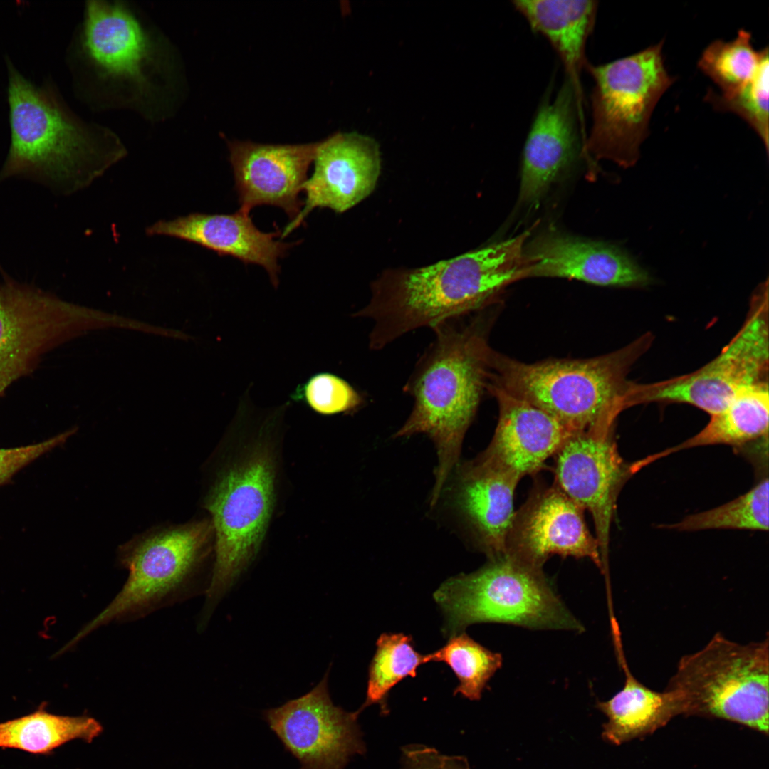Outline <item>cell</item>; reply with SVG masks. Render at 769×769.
<instances>
[{
	"label": "cell",
	"mask_w": 769,
	"mask_h": 769,
	"mask_svg": "<svg viewBox=\"0 0 769 769\" xmlns=\"http://www.w3.org/2000/svg\"><path fill=\"white\" fill-rule=\"evenodd\" d=\"M664 42L605 64H586L595 85L592 125L582 149L594 159L624 168L638 160L652 113L676 80L664 66Z\"/></svg>",
	"instance_id": "30bf717a"
},
{
	"label": "cell",
	"mask_w": 769,
	"mask_h": 769,
	"mask_svg": "<svg viewBox=\"0 0 769 769\" xmlns=\"http://www.w3.org/2000/svg\"><path fill=\"white\" fill-rule=\"evenodd\" d=\"M768 284L751 297L741 328L717 357L689 374L649 384L630 382L628 408L651 402L684 403L713 414L744 389L768 382Z\"/></svg>",
	"instance_id": "8fae6325"
},
{
	"label": "cell",
	"mask_w": 769,
	"mask_h": 769,
	"mask_svg": "<svg viewBox=\"0 0 769 769\" xmlns=\"http://www.w3.org/2000/svg\"><path fill=\"white\" fill-rule=\"evenodd\" d=\"M80 40L91 84L103 95L108 90V105L131 108L150 120L167 115L176 88L174 53L130 6L88 1Z\"/></svg>",
	"instance_id": "5b68a950"
},
{
	"label": "cell",
	"mask_w": 769,
	"mask_h": 769,
	"mask_svg": "<svg viewBox=\"0 0 769 769\" xmlns=\"http://www.w3.org/2000/svg\"><path fill=\"white\" fill-rule=\"evenodd\" d=\"M434 598L444 612V632L451 636L480 622L532 629L582 628L553 591L542 568L506 552L490 558L472 573L446 580Z\"/></svg>",
	"instance_id": "52a82bcc"
},
{
	"label": "cell",
	"mask_w": 769,
	"mask_h": 769,
	"mask_svg": "<svg viewBox=\"0 0 769 769\" xmlns=\"http://www.w3.org/2000/svg\"><path fill=\"white\" fill-rule=\"evenodd\" d=\"M619 632L618 629H612L617 656L625 677L624 686L609 700L597 703V708L607 717L602 736L616 745L652 734L682 714L679 699L673 691L666 689L661 692L653 690L631 673Z\"/></svg>",
	"instance_id": "603a6c76"
},
{
	"label": "cell",
	"mask_w": 769,
	"mask_h": 769,
	"mask_svg": "<svg viewBox=\"0 0 769 769\" xmlns=\"http://www.w3.org/2000/svg\"><path fill=\"white\" fill-rule=\"evenodd\" d=\"M765 57L754 76L740 90L724 95L713 90L705 99L718 110L730 111L744 120L763 141L768 152L769 61Z\"/></svg>",
	"instance_id": "4dcf8cb0"
},
{
	"label": "cell",
	"mask_w": 769,
	"mask_h": 769,
	"mask_svg": "<svg viewBox=\"0 0 769 769\" xmlns=\"http://www.w3.org/2000/svg\"><path fill=\"white\" fill-rule=\"evenodd\" d=\"M429 656L431 661L449 665L459 682L454 694H460L471 701L481 699L486 685L503 663L501 654L488 650L461 632L452 635Z\"/></svg>",
	"instance_id": "f546056e"
},
{
	"label": "cell",
	"mask_w": 769,
	"mask_h": 769,
	"mask_svg": "<svg viewBox=\"0 0 769 769\" xmlns=\"http://www.w3.org/2000/svg\"><path fill=\"white\" fill-rule=\"evenodd\" d=\"M582 117V100L566 76L555 97L542 102L529 130L523 150L521 203L537 205L575 162L580 147Z\"/></svg>",
	"instance_id": "d6986e66"
},
{
	"label": "cell",
	"mask_w": 769,
	"mask_h": 769,
	"mask_svg": "<svg viewBox=\"0 0 769 769\" xmlns=\"http://www.w3.org/2000/svg\"><path fill=\"white\" fill-rule=\"evenodd\" d=\"M466 316L447 319L431 328L433 340L403 387L413 406L394 437L422 434L434 444L438 465L431 505L457 464L464 436L485 389L488 345L485 330L480 319L466 321Z\"/></svg>",
	"instance_id": "3957f363"
},
{
	"label": "cell",
	"mask_w": 769,
	"mask_h": 769,
	"mask_svg": "<svg viewBox=\"0 0 769 769\" xmlns=\"http://www.w3.org/2000/svg\"><path fill=\"white\" fill-rule=\"evenodd\" d=\"M505 552L539 568L553 555L588 558L602 570L600 546L583 510L554 483L533 491L515 512Z\"/></svg>",
	"instance_id": "9a60e30c"
},
{
	"label": "cell",
	"mask_w": 769,
	"mask_h": 769,
	"mask_svg": "<svg viewBox=\"0 0 769 769\" xmlns=\"http://www.w3.org/2000/svg\"><path fill=\"white\" fill-rule=\"evenodd\" d=\"M768 55V47L755 50L750 33L741 29L731 41L711 42L703 51L698 66L720 88L721 94L730 95L754 76Z\"/></svg>",
	"instance_id": "83f0119b"
},
{
	"label": "cell",
	"mask_w": 769,
	"mask_h": 769,
	"mask_svg": "<svg viewBox=\"0 0 769 769\" xmlns=\"http://www.w3.org/2000/svg\"><path fill=\"white\" fill-rule=\"evenodd\" d=\"M102 730L91 717L56 715L41 706L29 714L0 723V748L48 755L72 740L91 742Z\"/></svg>",
	"instance_id": "484cf974"
},
{
	"label": "cell",
	"mask_w": 769,
	"mask_h": 769,
	"mask_svg": "<svg viewBox=\"0 0 769 769\" xmlns=\"http://www.w3.org/2000/svg\"><path fill=\"white\" fill-rule=\"evenodd\" d=\"M401 769H470L461 756L447 755L433 747L412 744L402 748Z\"/></svg>",
	"instance_id": "836d02e7"
},
{
	"label": "cell",
	"mask_w": 769,
	"mask_h": 769,
	"mask_svg": "<svg viewBox=\"0 0 769 769\" xmlns=\"http://www.w3.org/2000/svg\"><path fill=\"white\" fill-rule=\"evenodd\" d=\"M288 403L268 411L251 427V406L244 399L233 425L234 451L218 471L205 498L211 516L215 558L202 616L219 601L253 561L266 536L276 501V436Z\"/></svg>",
	"instance_id": "7a4b0ae2"
},
{
	"label": "cell",
	"mask_w": 769,
	"mask_h": 769,
	"mask_svg": "<svg viewBox=\"0 0 769 769\" xmlns=\"http://www.w3.org/2000/svg\"><path fill=\"white\" fill-rule=\"evenodd\" d=\"M527 278L558 277L614 287L643 288L650 273L619 247L556 230L545 231L524 248Z\"/></svg>",
	"instance_id": "ac0fdd59"
},
{
	"label": "cell",
	"mask_w": 769,
	"mask_h": 769,
	"mask_svg": "<svg viewBox=\"0 0 769 769\" xmlns=\"http://www.w3.org/2000/svg\"><path fill=\"white\" fill-rule=\"evenodd\" d=\"M148 235L167 236L185 240L236 258L245 263L263 267L274 287L278 285V259L292 246L275 239L280 231L265 233L253 224L249 214L238 210L231 214L192 213L171 220H161L147 229Z\"/></svg>",
	"instance_id": "44dd1931"
},
{
	"label": "cell",
	"mask_w": 769,
	"mask_h": 769,
	"mask_svg": "<svg viewBox=\"0 0 769 769\" xmlns=\"http://www.w3.org/2000/svg\"><path fill=\"white\" fill-rule=\"evenodd\" d=\"M513 7L530 28L543 35L558 53L582 99L580 75L585 67V46L597 10L592 0H514Z\"/></svg>",
	"instance_id": "cb8c5ba5"
},
{
	"label": "cell",
	"mask_w": 769,
	"mask_h": 769,
	"mask_svg": "<svg viewBox=\"0 0 769 769\" xmlns=\"http://www.w3.org/2000/svg\"><path fill=\"white\" fill-rule=\"evenodd\" d=\"M520 480L478 457L457 469L451 498L478 547L492 558L506 551Z\"/></svg>",
	"instance_id": "7402d4cb"
},
{
	"label": "cell",
	"mask_w": 769,
	"mask_h": 769,
	"mask_svg": "<svg viewBox=\"0 0 769 769\" xmlns=\"http://www.w3.org/2000/svg\"><path fill=\"white\" fill-rule=\"evenodd\" d=\"M97 313L34 286L0 280V396L46 353L98 328Z\"/></svg>",
	"instance_id": "7c38bea8"
},
{
	"label": "cell",
	"mask_w": 769,
	"mask_h": 769,
	"mask_svg": "<svg viewBox=\"0 0 769 769\" xmlns=\"http://www.w3.org/2000/svg\"><path fill=\"white\" fill-rule=\"evenodd\" d=\"M75 432L67 431L41 443L11 449H0V485L41 455L63 444Z\"/></svg>",
	"instance_id": "d6a6232c"
},
{
	"label": "cell",
	"mask_w": 769,
	"mask_h": 769,
	"mask_svg": "<svg viewBox=\"0 0 769 769\" xmlns=\"http://www.w3.org/2000/svg\"><path fill=\"white\" fill-rule=\"evenodd\" d=\"M530 230L452 258L389 269L375 280L355 318L370 320L368 347L379 351L409 333L473 313L506 287L527 278L524 248Z\"/></svg>",
	"instance_id": "6da1fadb"
},
{
	"label": "cell",
	"mask_w": 769,
	"mask_h": 769,
	"mask_svg": "<svg viewBox=\"0 0 769 769\" xmlns=\"http://www.w3.org/2000/svg\"><path fill=\"white\" fill-rule=\"evenodd\" d=\"M497 400L498 424L487 449L478 456L520 480L535 474L575 434L556 418L501 388L486 382Z\"/></svg>",
	"instance_id": "ffe728a7"
},
{
	"label": "cell",
	"mask_w": 769,
	"mask_h": 769,
	"mask_svg": "<svg viewBox=\"0 0 769 769\" xmlns=\"http://www.w3.org/2000/svg\"><path fill=\"white\" fill-rule=\"evenodd\" d=\"M9 70L11 143L0 183L28 179L71 194L126 155L112 130L77 117L51 92Z\"/></svg>",
	"instance_id": "277c9868"
},
{
	"label": "cell",
	"mask_w": 769,
	"mask_h": 769,
	"mask_svg": "<svg viewBox=\"0 0 769 769\" xmlns=\"http://www.w3.org/2000/svg\"><path fill=\"white\" fill-rule=\"evenodd\" d=\"M710 416L709 422L699 433L656 453L658 459L686 449L716 444L741 447L768 437V382L744 389L721 410Z\"/></svg>",
	"instance_id": "d4e9b609"
},
{
	"label": "cell",
	"mask_w": 769,
	"mask_h": 769,
	"mask_svg": "<svg viewBox=\"0 0 769 769\" xmlns=\"http://www.w3.org/2000/svg\"><path fill=\"white\" fill-rule=\"evenodd\" d=\"M329 669L305 694L263 712V718L300 769H345L366 746L360 712L335 706L328 690Z\"/></svg>",
	"instance_id": "5bb4252c"
},
{
	"label": "cell",
	"mask_w": 769,
	"mask_h": 769,
	"mask_svg": "<svg viewBox=\"0 0 769 769\" xmlns=\"http://www.w3.org/2000/svg\"><path fill=\"white\" fill-rule=\"evenodd\" d=\"M290 397L323 416L350 413L364 403L362 396L347 381L326 372L311 375Z\"/></svg>",
	"instance_id": "1f68e13d"
},
{
	"label": "cell",
	"mask_w": 769,
	"mask_h": 769,
	"mask_svg": "<svg viewBox=\"0 0 769 769\" xmlns=\"http://www.w3.org/2000/svg\"><path fill=\"white\" fill-rule=\"evenodd\" d=\"M214 536L202 520L157 531L126 545L119 560L126 582L108 605L68 644L73 647L99 628L135 621L182 602L197 591V574Z\"/></svg>",
	"instance_id": "9c48e42d"
},
{
	"label": "cell",
	"mask_w": 769,
	"mask_h": 769,
	"mask_svg": "<svg viewBox=\"0 0 769 769\" xmlns=\"http://www.w3.org/2000/svg\"><path fill=\"white\" fill-rule=\"evenodd\" d=\"M768 476L737 498L710 510L689 515L674 524L661 525L679 531L711 529L768 530Z\"/></svg>",
	"instance_id": "f1b7e54d"
},
{
	"label": "cell",
	"mask_w": 769,
	"mask_h": 769,
	"mask_svg": "<svg viewBox=\"0 0 769 769\" xmlns=\"http://www.w3.org/2000/svg\"><path fill=\"white\" fill-rule=\"evenodd\" d=\"M314 162V172L303 187V207L284 228L281 239L316 208L343 213L357 205L374 190L381 170L377 142L355 132H337L322 140Z\"/></svg>",
	"instance_id": "2e32d148"
},
{
	"label": "cell",
	"mask_w": 769,
	"mask_h": 769,
	"mask_svg": "<svg viewBox=\"0 0 769 769\" xmlns=\"http://www.w3.org/2000/svg\"><path fill=\"white\" fill-rule=\"evenodd\" d=\"M768 638L741 644L716 633L684 655L666 689L682 714L721 718L768 733Z\"/></svg>",
	"instance_id": "ba28073f"
},
{
	"label": "cell",
	"mask_w": 769,
	"mask_h": 769,
	"mask_svg": "<svg viewBox=\"0 0 769 769\" xmlns=\"http://www.w3.org/2000/svg\"><path fill=\"white\" fill-rule=\"evenodd\" d=\"M322 140L297 145L229 141V160L240 210L246 214L260 205L281 208L290 221L300 213L299 198Z\"/></svg>",
	"instance_id": "e0dca14e"
},
{
	"label": "cell",
	"mask_w": 769,
	"mask_h": 769,
	"mask_svg": "<svg viewBox=\"0 0 769 769\" xmlns=\"http://www.w3.org/2000/svg\"><path fill=\"white\" fill-rule=\"evenodd\" d=\"M647 333L613 352L585 360L521 362L490 347L486 382L548 412L572 433L602 419H617L626 409L627 375L650 347Z\"/></svg>",
	"instance_id": "8992f818"
},
{
	"label": "cell",
	"mask_w": 769,
	"mask_h": 769,
	"mask_svg": "<svg viewBox=\"0 0 769 769\" xmlns=\"http://www.w3.org/2000/svg\"><path fill=\"white\" fill-rule=\"evenodd\" d=\"M376 652L369 667L366 699L357 710L379 704L382 712L388 713L387 696L390 690L407 676L415 677L420 665L430 661L429 654L417 652L410 636L403 633L380 634Z\"/></svg>",
	"instance_id": "4316f807"
},
{
	"label": "cell",
	"mask_w": 769,
	"mask_h": 769,
	"mask_svg": "<svg viewBox=\"0 0 769 769\" xmlns=\"http://www.w3.org/2000/svg\"><path fill=\"white\" fill-rule=\"evenodd\" d=\"M613 428L597 422L569 437L555 455L554 484L592 515L604 572L618 496L627 480L644 467L642 459L628 463L622 459Z\"/></svg>",
	"instance_id": "4fadbf2b"
}]
</instances>
